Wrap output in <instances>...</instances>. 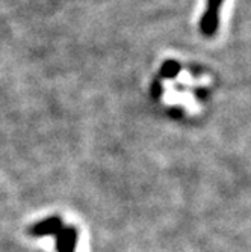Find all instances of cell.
Here are the masks:
<instances>
[{
	"label": "cell",
	"mask_w": 251,
	"mask_h": 252,
	"mask_svg": "<svg viewBox=\"0 0 251 252\" xmlns=\"http://www.w3.org/2000/svg\"><path fill=\"white\" fill-rule=\"evenodd\" d=\"M222 2L224 0H208L206 11H204L201 23H200V29L203 35L212 36L216 33L218 26H219V8Z\"/></svg>",
	"instance_id": "1"
},
{
	"label": "cell",
	"mask_w": 251,
	"mask_h": 252,
	"mask_svg": "<svg viewBox=\"0 0 251 252\" xmlns=\"http://www.w3.org/2000/svg\"><path fill=\"white\" fill-rule=\"evenodd\" d=\"M56 239V252H74L79 240V234L74 226H64L55 236Z\"/></svg>",
	"instance_id": "3"
},
{
	"label": "cell",
	"mask_w": 251,
	"mask_h": 252,
	"mask_svg": "<svg viewBox=\"0 0 251 252\" xmlns=\"http://www.w3.org/2000/svg\"><path fill=\"white\" fill-rule=\"evenodd\" d=\"M64 222L59 216H50L44 220H39L36 223H34L29 228V234L34 237H44V236H56L62 228H64Z\"/></svg>",
	"instance_id": "2"
}]
</instances>
